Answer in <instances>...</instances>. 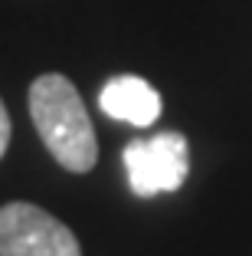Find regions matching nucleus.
I'll return each mask as SVG.
<instances>
[{
    "label": "nucleus",
    "instance_id": "1",
    "mask_svg": "<svg viewBox=\"0 0 252 256\" xmlns=\"http://www.w3.org/2000/svg\"><path fill=\"white\" fill-rule=\"evenodd\" d=\"M30 115L46 151L66 171L85 174L98 161V142L82 96L62 72H43L30 86Z\"/></svg>",
    "mask_w": 252,
    "mask_h": 256
},
{
    "label": "nucleus",
    "instance_id": "2",
    "mask_svg": "<svg viewBox=\"0 0 252 256\" xmlns=\"http://www.w3.org/2000/svg\"><path fill=\"white\" fill-rule=\"evenodd\" d=\"M128 184L138 197H157L180 190L190 174V144L180 132H161L154 138H134L121 151Z\"/></svg>",
    "mask_w": 252,
    "mask_h": 256
},
{
    "label": "nucleus",
    "instance_id": "3",
    "mask_svg": "<svg viewBox=\"0 0 252 256\" xmlns=\"http://www.w3.org/2000/svg\"><path fill=\"white\" fill-rule=\"evenodd\" d=\"M0 256H82V246L62 220L13 200L0 207Z\"/></svg>",
    "mask_w": 252,
    "mask_h": 256
},
{
    "label": "nucleus",
    "instance_id": "4",
    "mask_svg": "<svg viewBox=\"0 0 252 256\" xmlns=\"http://www.w3.org/2000/svg\"><path fill=\"white\" fill-rule=\"evenodd\" d=\"M98 106L108 118L125 122V125L134 128H148L161 118L164 102L161 92L151 82H144L141 76H115L102 86L98 92Z\"/></svg>",
    "mask_w": 252,
    "mask_h": 256
},
{
    "label": "nucleus",
    "instance_id": "5",
    "mask_svg": "<svg viewBox=\"0 0 252 256\" xmlns=\"http://www.w3.org/2000/svg\"><path fill=\"white\" fill-rule=\"evenodd\" d=\"M7 144H10V115H7V106L0 102V158L7 154Z\"/></svg>",
    "mask_w": 252,
    "mask_h": 256
}]
</instances>
